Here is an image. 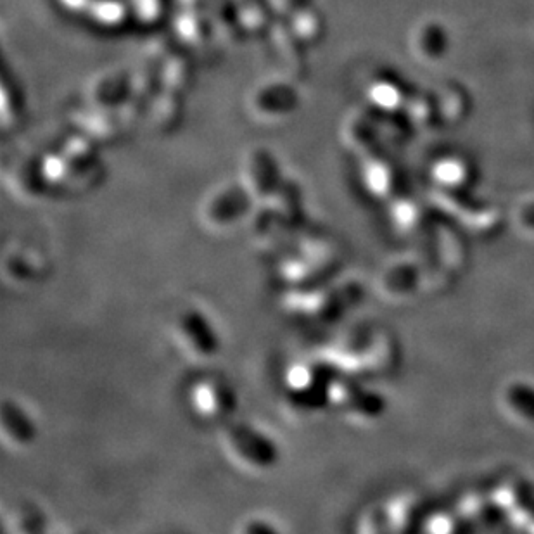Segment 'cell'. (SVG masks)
I'll use <instances>...</instances> for the list:
<instances>
[{"instance_id":"1","label":"cell","mask_w":534,"mask_h":534,"mask_svg":"<svg viewBox=\"0 0 534 534\" xmlns=\"http://www.w3.org/2000/svg\"><path fill=\"white\" fill-rule=\"evenodd\" d=\"M339 255L329 237L306 229L277 258L279 277L286 289H305L334 279Z\"/></svg>"},{"instance_id":"2","label":"cell","mask_w":534,"mask_h":534,"mask_svg":"<svg viewBox=\"0 0 534 534\" xmlns=\"http://www.w3.org/2000/svg\"><path fill=\"white\" fill-rule=\"evenodd\" d=\"M336 369L327 360H301L287 370L284 401L289 412L298 417H312L329 407V393Z\"/></svg>"},{"instance_id":"3","label":"cell","mask_w":534,"mask_h":534,"mask_svg":"<svg viewBox=\"0 0 534 534\" xmlns=\"http://www.w3.org/2000/svg\"><path fill=\"white\" fill-rule=\"evenodd\" d=\"M355 298L353 287L336 286L329 280L305 289H286L284 308L299 322L318 327L341 317Z\"/></svg>"},{"instance_id":"4","label":"cell","mask_w":534,"mask_h":534,"mask_svg":"<svg viewBox=\"0 0 534 534\" xmlns=\"http://www.w3.org/2000/svg\"><path fill=\"white\" fill-rule=\"evenodd\" d=\"M220 438L225 455L246 471L265 472L279 462V450L274 441L256 427L229 424Z\"/></svg>"},{"instance_id":"5","label":"cell","mask_w":534,"mask_h":534,"mask_svg":"<svg viewBox=\"0 0 534 534\" xmlns=\"http://www.w3.org/2000/svg\"><path fill=\"white\" fill-rule=\"evenodd\" d=\"M192 412L208 424H225L237 408L234 388L223 377L206 376L189 391Z\"/></svg>"},{"instance_id":"6","label":"cell","mask_w":534,"mask_h":534,"mask_svg":"<svg viewBox=\"0 0 534 534\" xmlns=\"http://www.w3.org/2000/svg\"><path fill=\"white\" fill-rule=\"evenodd\" d=\"M255 208L244 187L230 185L213 192L201 208V222L211 232H225L248 220Z\"/></svg>"},{"instance_id":"7","label":"cell","mask_w":534,"mask_h":534,"mask_svg":"<svg viewBox=\"0 0 534 534\" xmlns=\"http://www.w3.org/2000/svg\"><path fill=\"white\" fill-rule=\"evenodd\" d=\"M249 237L263 255L279 258L301 234L287 225L267 203L255 204L248 218Z\"/></svg>"},{"instance_id":"8","label":"cell","mask_w":534,"mask_h":534,"mask_svg":"<svg viewBox=\"0 0 534 534\" xmlns=\"http://www.w3.org/2000/svg\"><path fill=\"white\" fill-rule=\"evenodd\" d=\"M175 339L185 355L196 360H208L220 348L217 332L213 331L208 318L198 310H185L175 320Z\"/></svg>"},{"instance_id":"9","label":"cell","mask_w":534,"mask_h":534,"mask_svg":"<svg viewBox=\"0 0 534 534\" xmlns=\"http://www.w3.org/2000/svg\"><path fill=\"white\" fill-rule=\"evenodd\" d=\"M280 185L279 172L267 154H255L249 159L244 173V189L253 203H265L274 196Z\"/></svg>"},{"instance_id":"10","label":"cell","mask_w":534,"mask_h":534,"mask_svg":"<svg viewBox=\"0 0 534 534\" xmlns=\"http://www.w3.org/2000/svg\"><path fill=\"white\" fill-rule=\"evenodd\" d=\"M0 434L7 445L23 450L35 441L37 429L20 405L6 400L0 408Z\"/></svg>"},{"instance_id":"11","label":"cell","mask_w":534,"mask_h":534,"mask_svg":"<svg viewBox=\"0 0 534 534\" xmlns=\"http://www.w3.org/2000/svg\"><path fill=\"white\" fill-rule=\"evenodd\" d=\"M287 225L303 232L306 229L305 203L299 187L291 182H280L274 196L265 201Z\"/></svg>"},{"instance_id":"12","label":"cell","mask_w":534,"mask_h":534,"mask_svg":"<svg viewBox=\"0 0 534 534\" xmlns=\"http://www.w3.org/2000/svg\"><path fill=\"white\" fill-rule=\"evenodd\" d=\"M7 522L14 533H39L44 529L45 517L30 503H20L7 515Z\"/></svg>"},{"instance_id":"13","label":"cell","mask_w":534,"mask_h":534,"mask_svg":"<svg viewBox=\"0 0 534 534\" xmlns=\"http://www.w3.org/2000/svg\"><path fill=\"white\" fill-rule=\"evenodd\" d=\"M6 275L14 282H32L39 277L40 268L35 265L32 258H28L25 251H16L6 258Z\"/></svg>"},{"instance_id":"14","label":"cell","mask_w":534,"mask_h":534,"mask_svg":"<svg viewBox=\"0 0 534 534\" xmlns=\"http://www.w3.org/2000/svg\"><path fill=\"white\" fill-rule=\"evenodd\" d=\"M242 531L246 533H261V531H275V526H268L265 522H261V519H253V521L248 522Z\"/></svg>"}]
</instances>
